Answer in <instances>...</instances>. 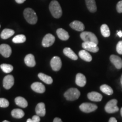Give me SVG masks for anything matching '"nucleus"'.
Here are the masks:
<instances>
[{"label":"nucleus","mask_w":122,"mask_h":122,"mask_svg":"<svg viewBox=\"0 0 122 122\" xmlns=\"http://www.w3.org/2000/svg\"><path fill=\"white\" fill-rule=\"evenodd\" d=\"M49 10L51 15L55 18H59L62 15V10L57 1L53 0L49 5Z\"/></svg>","instance_id":"1"},{"label":"nucleus","mask_w":122,"mask_h":122,"mask_svg":"<svg viewBox=\"0 0 122 122\" xmlns=\"http://www.w3.org/2000/svg\"><path fill=\"white\" fill-rule=\"evenodd\" d=\"M24 18L27 22L30 24H35L37 22V16L33 9L27 8L24 10Z\"/></svg>","instance_id":"2"},{"label":"nucleus","mask_w":122,"mask_h":122,"mask_svg":"<svg viewBox=\"0 0 122 122\" xmlns=\"http://www.w3.org/2000/svg\"><path fill=\"white\" fill-rule=\"evenodd\" d=\"M80 96V92L76 88H72L68 89L64 94V96L68 101H75L77 100Z\"/></svg>","instance_id":"3"},{"label":"nucleus","mask_w":122,"mask_h":122,"mask_svg":"<svg viewBox=\"0 0 122 122\" xmlns=\"http://www.w3.org/2000/svg\"><path fill=\"white\" fill-rule=\"evenodd\" d=\"M80 37L84 41L93 42L97 44L98 43L97 37H96V36L93 33L91 32H82L80 34Z\"/></svg>","instance_id":"4"},{"label":"nucleus","mask_w":122,"mask_h":122,"mask_svg":"<svg viewBox=\"0 0 122 122\" xmlns=\"http://www.w3.org/2000/svg\"><path fill=\"white\" fill-rule=\"evenodd\" d=\"M117 103H118V101L116 99H112V100L109 101L105 107V111L109 114L118 112L119 111V108L117 106Z\"/></svg>","instance_id":"5"},{"label":"nucleus","mask_w":122,"mask_h":122,"mask_svg":"<svg viewBox=\"0 0 122 122\" xmlns=\"http://www.w3.org/2000/svg\"><path fill=\"white\" fill-rule=\"evenodd\" d=\"M98 44L94 43L93 42L84 41L82 44V47L84 49L87 50L88 51H91L92 53H97L99 50Z\"/></svg>","instance_id":"6"},{"label":"nucleus","mask_w":122,"mask_h":122,"mask_svg":"<svg viewBox=\"0 0 122 122\" xmlns=\"http://www.w3.org/2000/svg\"><path fill=\"white\" fill-rule=\"evenodd\" d=\"M79 108L83 112L86 113L93 112L97 109V106L95 104L91 103H83L80 105Z\"/></svg>","instance_id":"7"},{"label":"nucleus","mask_w":122,"mask_h":122,"mask_svg":"<svg viewBox=\"0 0 122 122\" xmlns=\"http://www.w3.org/2000/svg\"><path fill=\"white\" fill-rule=\"evenodd\" d=\"M55 40H56V39L53 35L50 34V33H48L44 36L43 39H42V45L45 48L49 47L54 43Z\"/></svg>","instance_id":"8"},{"label":"nucleus","mask_w":122,"mask_h":122,"mask_svg":"<svg viewBox=\"0 0 122 122\" xmlns=\"http://www.w3.org/2000/svg\"><path fill=\"white\" fill-rule=\"evenodd\" d=\"M62 61L59 57L55 56L53 57L50 61V66L53 70L55 71H58L62 67Z\"/></svg>","instance_id":"9"},{"label":"nucleus","mask_w":122,"mask_h":122,"mask_svg":"<svg viewBox=\"0 0 122 122\" xmlns=\"http://www.w3.org/2000/svg\"><path fill=\"white\" fill-rule=\"evenodd\" d=\"M14 84V78L11 75H8L3 80V86L6 89H10Z\"/></svg>","instance_id":"10"},{"label":"nucleus","mask_w":122,"mask_h":122,"mask_svg":"<svg viewBox=\"0 0 122 122\" xmlns=\"http://www.w3.org/2000/svg\"><path fill=\"white\" fill-rule=\"evenodd\" d=\"M11 48L7 44H1L0 45V54L3 57L5 58H8L11 54Z\"/></svg>","instance_id":"11"},{"label":"nucleus","mask_w":122,"mask_h":122,"mask_svg":"<svg viewBox=\"0 0 122 122\" xmlns=\"http://www.w3.org/2000/svg\"><path fill=\"white\" fill-rule=\"evenodd\" d=\"M110 60L117 69H121L122 68V59L119 57L115 55H111Z\"/></svg>","instance_id":"12"},{"label":"nucleus","mask_w":122,"mask_h":122,"mask_svg":"<svg viewBox=\"0 0 122 122\" xmlns=\"http://www.w3.org/2000/svg\"><path fill=\"white\" fill-rule=\"evenodd\" d=\"M31 88L35 92L43 93L45 91V87L43 84L39 82H35L31 85Z\"/></svg>","instance_id":"13"},{"label":"nucleus","mask_w":122,"mask_h":122,"mask_svg":"<svg viewBox=\"0 0 122 122\" xmlns=\"http://www.w3.org/2000/svg\"><path fill=\"white\" fill-rule=\"evenodd\" d=\"M75 83L76 85L80 87L84 86L86 83V79L85 76L81 73H78L76 76Z\"/></svg>","instance_id":"14"},{"label":"nucleus","mask_w":122,"mask_h":122,"mask_svg":"<svg viewBox=\"0 0 122 122\" xmlns=\"http://www.w3.org/2000/svg\"><path fill=\"white\" fill-rule=\"evenodd\" d=\"M88 98L92 101L100 102L102 99V96L96 92H92L88 94Z\"/></svg>","instance_id":"15"},{"label":"nucleus","mask_w":122,"mask_h":122,"mask_svg":"<svg viewBox=\"0 0 122 122\" xmlns=\"http://www.w3.org/2000/svg\"><path fill=\"white\" fill-rule=\"evenodd\" d=\"M70 27L77 31H83L85 29V26L82 22L78 20H74L70 24Z\"/></svg>","instance_id":"16"},{"label":"nucleus","mask_w":122,"mask_h":122,"mask_svg":"<svg viewBox=\"0 0 122 122\" xmlns=\"http://www.w3.org/2000/svg\"><path fill=\"white\" fill-rule=\"evenodd\" d=\"M36 113L40 117H44L46 114V109L45 103L43 102L39 103L35 109Z\"/></svg>","instance_id":"17"},{"label":"nucleus","mask_w":122,"mask_h":122,"mask_svg":"<svg viewBox=\"0 0 122 122\" xmlns=\"http://www.w3.org/2000/svg\"><path fill=\"white\" fill-rule=\"evenodd\" d=\"M24 62L27 66L32 67L36 65V61H35V57L33 54H29L27 55L24 58Z\"/></svg>","instance_id":"18"},{"label":"nucleus","mask_w":122,"mask_h":122,"mask_svg":"<svg viewBox=\"0 0 122 122\" xmlns=\"http://www.w3.org/2000/svg\"><path fill=\"white\" fill-rule=\"evenodd\" d=\"M57 34L59 39L63 41H66L69 39V34L63 28H58L57 30Z\"/></svg>","instance_id":"19"},{"label":"nucleus","mask_w":122,"mask_h":122,"mask_svg":"<svg viewBox=\"0 0 122 122\" xmlns=\"http://www.w3.org/2000/svg\"><path fill=\"white\" fill-rule=\"evenodd\" d=\"M79 56L81 59L86 61V62H91L92 60V57L87 50L84 49L80 50L79 52Z\"/></svg>","instance_id":"20"},{"label":"nucleus","mask_w":122,"mask_h":122,"mask_svg":"<svg viewBox=\"0 0 122 122\" xmlns=\"http://www.w3.org/2000/svg\"><path fill=\"white\" fill-rule=\"evenodd\" d=\"M63 53L66 56L70 58V59L72 60H77L78 59V57L76 56V54L74 52V51L70 48H65L63 49Z\"/></svg>","instance_id":"21"},{"label":"nucleus","mask_w":122,"mask_h":122,"mask_svg":"<svg viewBox=\"0 0 122 122\" xmlns=\"http://www.w3.org/2000/svg\"><path fill=\"white\" fill-rule=\"evenodd\" d=\"M85 2L87 8L90 12L95 13L97 11V6L95 0H85Z\"/></svg>","instance_id":"22"},{"label":"nucleus","mask_w":122,"mask_h":122,"mask_svg":"<svg viewBox=\"0 0 122 122\" xmlns=\"http://www.w3.org/2000/svg\"><path fill=\"white\" fill-rule=\"evenodd\" d=\"M38 77L44 83L47 84H51L53 83V80L51 76L47 75L44 74L43 73H39L38 74Z\"/></svg>","instance_id":"23"},{"label":"nucleus","mask_w":122,"mask_h":122,"mask_svg":"<svg viewBox=\"0 0 122 122\" xmlns=\"http://www.w3.org/2000/svg\"><path fill=\"white\" fill-rule=\"evenodd\" d=\"M15 33V31L11 29H4L1 33V37L2 39H7L11 37Z\"/></svg>","instance_id":"24"},{"label":"nucleus","mask_w":122,"mask_h":122,"mask_svg":"<svg viewBox=\"0 0 122 122\" xmlns=\"http://www.w3.org/2000/svg\"><path fill=\"white\" fill-rule=\"evenodd\" d=\"M15 102L16 105L23 108L27 107L28 106V102L25 98L22 97H17L15 99Z\"/></svg>","instance_id":"25"},{"label":"nucleus","mask_w":122,"mask_h":122,"mask_svg":"<svg viewBox=\"0 0 122 122\" xmlns=\"http://www.w3.org/2000/svg\"><path fill=\"white\" fill-rule=\"evenodd\" d=\"M11 115L14 118L20 119L24 116V112L22 110L19 109H14L11 111Z\"/></svg>","instance_id":"26"},{"label":"nucleus","mask_w":122,"mask_h":122,"mask_svg":"<svg viewBox=\"0 0 122 122\" xmlns=\"http://www.w3.org/2000/svg\"><path fill=\"white\" fill-rule=\"evenodd\" d=\"M100 90L103 93H104L105 94H107V95H112L113 94V90L111 88L109 85H106V84H103L102 85L100 86Z\"/></svg>","instance_id":"27"},{"label":"nucleus","mask_w":122,"mask_h":122,"mask_svg":"<svg viewBox=\"0 0 122 122\" xmlns=\"http://www.w3.org/2000/svg\"><path fill=\"white\" fill-rule=\"evenodd\" d=\"M101 32L102 36L105 37H109L110 35V31L108 25L106 24H103L101 27Z\"/></svg>","instance_id":"28"},{"label":"nucleus","mask_w":122,"mask_h":122,"mask_svg":"<svg viewBox=\"0 0 122 122\" xmlns=\"http://www.w3.org/2000/svg\"><path fill=\"white\" fill-rule=\"evenodd\" d=\"M25 41H26V37L23 35H18L13 39V42L16 44L23 43Z\"/></svg>","instance_id":"29"},{"label":"nucleus","mask_w":122,"mask_h":122,"mask_svg":"<svg viewBox=\"0 0 122 122\" xmlns=\"http://www.w3.org/2000/svg\"><path fill=\"white\" fill-rule=\"evenodd\" d=\"M0 67L5 73H6V74L10 73L13 70V66L9 64H2L0 66Z\"/></svg>","instance_id":"30"},{"label":"nucleus","mask_w":122,"mask_h":122,"mask_svg":"<svg viewBox=\"0 0 122 122\" xmlns=\"http://www.w3.org/2000/svg\"><path fill=\"white\" fill-rule=\"evenodd\" d=\"M9 106V102L6 99L4 98H0V107H7Z\"/></svg>","instance_id":"31"},{"label":"nucleus","mask_w":122,"mask_h":122,"mask_svg":"<svg viewBox=\"0 0 122 122\" xmlns=\"http://www.w3.org/2000/svg\"><path fill=\"white\" fill-rule=\"evenodd\" d=\"M117 51L119 54H122V41H120L117 44Z\"/></svg>","instance_id":"32"},{"label":"nucleus","mask_w":122,"mask_h":122,"mask_svg":"<svg viewBox=\"0 0 122 122\" xmlns=\"http://www.w3.org/2000/svg\"><path fill=\"white\" fill-rule=\"evenodd\" d=\"M117 10L118 13H122V1H119L117 5Z\"/></svg>","instance_id":"33"},{"label":"nucleus","mask_w":122,"mask_h":122,"mask_svg":"<svg viewBox=\"0 0 122 122\" xmlns=\"http://www.w3.org/2000/svg\"><path fill=\"white\" fill-rule=\"evenodd\" d=\"M32 119L33 122H40V116L37 115V114H36V115L33 116Z\"/></svg>","instance_id":"34"},{"label":"nucleus","mask_w":122,"mask_h":122,"mask_svg":"<svg viewBox=\"0 0 122 122\" xmlns=\"http://www.w3.org/2000/svg\"><path fill=\"white\" fill-rule=\"evenodd\" d=\"M109 122H117V120L116 119V118H114V117H111V118H110Z\"/></svg>","instance_id":"35"},{"label":"nucleus","mask_w":122,"mask_h":122,"mask_svg":"<svg viewBox=\"0 0 122 122\" xmlns=\"http://www.w3.org/2000/svg\"><path fill=\"white\" fill-rule=\"evenodd\" d=\"M53 122H62V121L60 118H56L54 119V120H53Z\"/></svg>","instance_id":"36"},{"label":"nucleus","mask_w":122,"mask_h":122,"mask_svg":"<svg viewBox=\"0 0 122 122\" xmlns=\"http://www.w3.org/2000/svg\"><path fill=\"white\" fill-rule=\"evenodd\" d=\"M15 1H16L18 4H23V3L25 2V0H15Z\"/></svg>","instance_id":"37"},{"label":"nucleus","mask_w":122,"mask_h":122,"mask_svg":"<svg viewBox=\"0 0 122 122\" xmlns=\"http://www.w3.org/2000/svg\"><path fill=\"white\" fill-rule=\"evenodd\" d=\"M117 35H118L119 37H122V30H119V31H118V32H117Z\"/></svg>","instance_id":"38"},{"label":"nucleus","mask_w":122,"mask_h":122,"mask_svg":"<svg viewBox=\"0 0 122 122\" xmlns=\"http://www.w3.org/2000/svg\"><path fill=\"white\" fill-rule=\"evenodd\" d=\"M27 122H33L32 119H28L27 120Z\"/></svg>","instance_id":"39"},{"label":"nucleus","mask_w":122,"mask_h":122,"mask_svg":"<svg viewBox=\"0 0 122 122\" xmlns=\"http://www.w3.org/2000/svg\"><path fill=\"white\" fill-rule=\"evenodd\" d=\"M120 83H121L122 86V76H121V78H120Z\"/></svg>","instance_id":"40"},{"label":"nucleus","mask_w":122,"mask_h":122,"mask_svg":"<svg viewBox=\"0 0 122 122\" xmlns=\"http://www.w3.org/2000/svg\"><path fill=\"white\" fill-rule=\"evenodd\" d=\"M120 114H121V115H122V107L121 110H120Z\"/></svg>","instance_id":"41"},{"label":"nucleus","mask_w":122,"mask_h":122,"mask_svg":"<svg viewBox=\"0 0 122 122\" xmlns=\"http://www.w3.org/2000/svg\"><path fill=\"white\" fill-rule=\"evenodd\" d=\"M3 122H9L8 120H4V121H3Z\"/></svg>","instance_id":"42"},{"label":"nucleus","mask_w":122,"mask_h":122,"mask_svg":"<svg viewBox=\"0 0 122 122\" xmlns=\"http://www.w3.org/2000/svg\"><path fill=\"white\" fill-rule=\"evenodd\" d=\"M0 27H1V25H0Z\"/></svg>","instance_id":"43"}]
</instances>
